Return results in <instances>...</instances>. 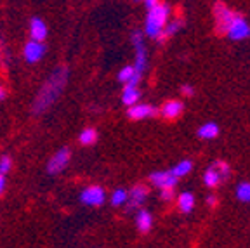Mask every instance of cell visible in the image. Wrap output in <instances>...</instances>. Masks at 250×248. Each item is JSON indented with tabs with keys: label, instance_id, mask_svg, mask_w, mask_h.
<instances>
[{
	"label": "cell",
	"instance_id": "6da1fadb",
	"mask_svg": "<svg viewBox=\"0 0 250 248\" xmlns=\"http://www.w3.org/2000/svg\"><path fill=\"white\" fill-rule=\"evenodd\" d=\"M68 77H70V70L66 66H58L49 78L43 82V85L40 87L39 94L31 103V113L39 117V115H43L47 109L51 108L56 101L59 99V96L62 94L64 87H66Z\"/></svg>",
	"mask_w": 250,
	"mask_h": 248
},
{
	"label": "cell",
	"instance_id": "7a4b0ae2",
	"mask_svg": "<svg viewBox=\"0 0 250 248\" xmlns=\"http://www.w3.org/2000/svg\"><path fill=\"white\" fill-rule=\"evenodd\" d=\"M168 16H170V9L167 4H162V2H158L155 9L148 11L145 21V33L149 39H160L164 28L167 26Z\"/></svg>",
	"mask_w": 250,
	"mask_h": 248
},
{
	"label": "cell",
	"instance_id": "3957f363",
	"mask_svg": "<svg viewBox=\"0 0 250 248\" xmlns=\"http://www.w3.org/2000/svg\"><path fill=\"white\" fill-rule=\"evenodd\" d=\"M132 43L134 49H136V61H134V70L136 73L143 75L146 70V47L145 42H143V31L134 30L132 31Z\"/></svg>",
	"mask_w": 250,
	"mask_h": 248
},
{
	"label": "cell",
	"instance_id": "277c9868",
	"mask_svg": "<svg viewBox=\"0 0 250 248\" xmlns=\"http://www.w3.org/2000/svg\"><path fill=\"white\" fill-rule=\"evenodd\" d=\"M226 35L229 37L231 40H245L250 39V24L249 21L240 14L233 16V21H231L229 28H228Z\"/></svg>",
	"mask_w": 250,
	"mask_h": 248
},
{
	"label": "cell",
	"instance_id": "5b68a950",
	"mask_svg": "<svg viewBox=\"0 0 250 248\" xmlns=\"http://www.w3.org/2000/svg\"><path fill=\"white\" fill-rule=\"evenodd\" d=\"M70 158H71L70 149H68V147H61V149L49 160V163H47V174L56 175V174H59V172H62L68 167Z\"/></svg>",
	"mask_w": 250,
	"mask_h": 248
},
{
	"label": "cell",
	"instance_id": "8992f818",
	"mask_svg": "<svg viewBox=\"0 0 250 248\" xmlns=\"http://www.w3.org/2000/svg\"><path fill=\"white\" fill-rule=\"evenodd\" d=\"M80 200H82L83 205L89 207H101L106 200V193L101 186H89L82 191L80 194Z\"/></svg>",
	"mask_w": 250,
	"mask_h": 248
},
{
	"label": "cell",
	"instance_id": "52a82bcc",
	"mask_svg": "<svg viewBox=\"0 0 250 248\" xmlns=\"http://www.w3.org/2000/svg\"><path fill=\"white\" fill-rule=\"evenodd\" d=\"M214 14H215V23H217V31L226 35L228 28H229L231 21H233L234 12L228 9L224 4H215L214 5Z\"/></svg>",
	"mask_w": 250,
	"mask_h": 248
},
{
	"label": "cell",
	"instance_id": "ba28073f",
	"mask_svg": "<svg viewBox=\"0 0 250 248\" xmlns=\"http://www.w3.org/2000/svg\"><path fill=\"white\" fill-rule=\"evenodd\" d=\"M45 45L40 42H33V40H30V42H26V45H24L23 49V56L24 59H26V62H30V64H33V62H39L40 59L45 56Z\"/></svg>",
	"mask_w": 250,
	"mask_h": 248
},
{
	"label": "cell",
	"instance_id": "9c48e42d",
	"mask_svg": "<svg viewBox=\"0 0 250 248\" xmlns=\"http://www.w3.org/2000/svg\"><path fill=\"white\" fill-rule=\"evenodd\" d=\"M149 179H151V183L155 184L156 187H160V189H174L177 184V179L168 170L153 172V174L149 175Z\"/></svg>",
	"mask_w": 250,
	"mask_h": 248
},
{
	"label": "cell",
	"instance_id": "30bf717a",
	"mask_svg": "<svg viewBox=\"0 0 250 248\" xmlns=\"http://www.w3.org/2000/svg\"><path fill=\"white\" fill-rule=\"evenodd\" d=\"M47 24L42 18L35 16V18H31L30 20V37L33 42H40L43 43V40L47 39Z\"/></svg>",
	"mask_w": 250,
	"mask_h": 248
},
{
	"label": "cell",
	"instance_id": "8fae6325",
	"mask_svg": "<svg viewBox=\"0 0 250 248\" xmlns=\"http://www.w3.org/2000/svg\"><path fill=\"white\" fill-rule=\"evenodd\" d=\"M156 113H158V109L153 108V106L149 104H134L130 106L129 109H127V117L130 118V120H143V118H149V117H155Z\"/></svg>",
	"mask_w": 250,
	"mask_h": 248
},
{
	"label": "cell",
	"instance_id": "7c38bea8",
	"mask_svg": "<svg viewBox=\"0 0 250 248\" xmlns=\"http://www.w3.org/2000/svg\"><path fill=\"white\" fill-rule=\"evenodd\" d=\"M127 194H129V198H127L129 208H137V207H141L145 203L146 196H148V189H146L143 184H137V186H134Z\"/></svg>",
	"mask_w": 250,
	"mask_h": 248
},
{
	"label": "cell",
	"instance_id": "4fadbf2b",
	"mask_svg": "<svg viewBox=\"0 0 250 248\" xmlns=\"http://www.w3.org/2000/svg\"><path fill=\"white\" fill-rule=\"evenodd\" d=\"M184 111V106L181 101H167L162 108V115H164L167 120H176L177 117H181V113Z\"/></svg>",
	"mask_w": 250,
	"mask_h": 248
},
{
	"label": "cell",
	"instance_id": "5bb4252c",
	"mask_svg": "<svg viewBox=\"0 0 250 248\" xmlns=\"http://www.w3.org/2000/svg\"><path fill=\"white\" fill-rule=\"evenodd\" d=\"M136 224L141 233H148L153 226V215L148 212V210H139L136 215Z\"/></svg>",
	"mask_w": 250,
	"mask_h": 248
},
{
	"label": "cell",
	"instance_id": "9a60e30c",
	"mask_svg": "<svg viewBox=\"0 0 250 248\" xmlns=\"http://www.w3.org/2000/svg\"><path fill=\"white\" fill-rule=\"evenodd\" d=\"M139 97H141L139 87H130V85L124 87V92H122V101H124V104H127L130 108V106L137 104Z\"/></svg>",
	"mask_w": 250,
	"mask_h": 248
},
{
	"label": "cell",
	"instance_id": "2e32d148",
	"mask_svg": "<svg viewBox=\"0 0 250 248\" xmlns=\"http://www.w3.org/2000/svg\"><path fill=\"white\" fill-rule=\"evenodd\" d=\"M196 134H198L200 139H214L219 134V127L215 122H207V124H203L202 127L198 128Z\"/></svg>",
	"mask_w": 250,
	"mask_h": 248
},
{
	"label": "cell",
	"instance_id": "e0dca14e",
	"mask_svg": "<svg viewBox=\"0 0 250 248\" xmlns=\"http://www.w3.org/2000/svg\"><path fill=\"white\" fill-rule=\"evenodd\" d=\"M191 170H193V163L189 162V160H183V162L176 163V165H174V167H172L168 172H170V174L174 175L176 179H179V177L188 175Z\"/></svg>",
	"mask_w": 250,
	"mask_h": 248
},
{
	"label": "cell",
	"instance_id": "ac0fdd59",
	"mask_svg": "<svg viewBox=\"0 0 250 248\" xmlns=\"http://www.w3.org/2000/svg\"><path fill=\"white\" fill-rule=\"evenodd\" d=\"M179 210L184 213H189L193 208H195V196H193L191 193H188V191H184V193L179 194Z\"/></svg>",
	"mask_w": 250,
	"mask_h": 248
},
{
	"label": "cell",
	"instance_id": "d6986e66",
	"mask_svg": "<svg viewBox=\"0 0 250 248\" xmlns=\"http://www.w3.org/2000/svg\"><path fill=\"white\" fill-rule=\"evenodd\" d=\"M203 183L207 187H217L219 184L223 183V179H221V175L217 174V170L214 167H208L205 170V174H203Z\"/></svg>",
	"mask_w": 250,
	"mask_h": 248
},
{
	"label": "cell",
	"instance_id": "ffe728a7",
	"mask_svg": "<svg viewBox=\"0 0 250 248\" xmlns=\"http://www.w3.org/2000/svg\"><path fill=\"white\" fill-rule=\"evenodd\" d=\"M78 141H80V144H83V146H92V144L98 141V132L94 130V128H83V130L80 132V136H78Z\"/></svg>",
	"mask_w": 250,
	"mask_h": 248
},
{
	"label": "cell",
	"instance_id": "44dd1931",
	"mask_svg": "<svg viewBox=\"0 0 250 248\" xmlns=\"http://www.w3.org/2000/svg\"><path fill=\"white\" fill-rule=\"evenodd\" d=\"M181 26H183V20H174V21H170V23H167V26L164 28V33H162L160 40L167 39V37L176 35Z\"/></svg>",
	"mask_w": 250,
	"mask_h": 248
},
{
	"label": "cell",
	"instance_id": "7402d4cb",
	"mask_svg": "<svg viewBox=\"0 0 250 248\" xmlns=\"http://www.w3.org/2000/svg\"><path fill=\"white\" fill-rule=\"evenodd\" d=\"M236 198L243 203H250V183H242L236 186Z\"/></svg>",
	"mask_w": 250,
	"mask_h": 248
},
{
	"label": "cell",
	"instance_id": "603a6c76",
	"mask_svg": "<svg viewBox=\"0 0 250 248\" xmlns=\"http://www.w3.org/2000/svg\"><path fill=\"white\" fill-rule=\"evenodd\" d=\"M127 198H129V194H127L125 189H115L113 194H111V205L113 207L124 205V203H127Z\"/></svg>",
	"mask_w": 250,
	"mask_h": 248
},
{
	"label": "cell",
	"instance_id": "cb8c5ba5",
	"mask_svg": "<svg viewBox=\"0 0 250 248\" xmlns=\"http://www.w3.org/2000/svg\"><path fill=\"white\" fill-rule=\"evenodd\" d=\"M136 75V70H134V66H124L120 71H118V80L122 83H129L132 80V77Z\"/></svg>",
	"mask_w": 250,
	"mask_h": 248
},
{
	"label": "cell",
	"instance_id": "d4e9b609",
	"mask_svg": "<svg viewBox=\"0 0 250 248\" xmlns=\"http://www.w3.org/2000/svg\"><path fill=\"white\" fill-rule=\"evenodd\" d=\"M212 167L215 168V170H217V174L221 175V179H228L229 177V174H231V168H229V165H228L226 162H221V160H219V162H215L214 165H212Z\"/></svg>",
	"mask_w": 250,
	"mask_h": 248
},
{
	"label": "cell",
	"instance_id": "484cf974",
	"mask_svg": "<svg viewBox=\"0 0 250 248\" xmlns=\"http://www.w3.org/2000/svg\"><path fill=\"white\" fill-rule=\"evenodd\" d=\"M12 167V158L9 155L0 156V175H7Z\"/></svg>",
	"mask_w": 250,
	"mask_h": 248
},
{
	"label": "cell",
	"instance_id": "4316f807",
	"mask_svg": "<svg viewBox=\"0 0 250 248\" xmlns=\"http://www.w3.org/2000/svg\"><path fill=\"white\" fill-rule=\"evenodd\" d=\"M160 196H162V200H164V202H170L172 198H174V191H172V189H162Z\"/></svg>",
	"mask_w": 250,
	"mask_h": 248
},
{
	"label": "cell",
	"instance_id": "83f0119b",
	"mask_svg": "<svg viewBox=\"0 0 250 248\" xmlns=\"http://www.w3.org/2000/svg\"><path fill=\"white\" fill-rule=\"evenodd\" d=\"M181 90H183V94H184V96H188V97H191L193 94H195V89H193L191 85H183V87H181Z\"/></svg>",
	"mask_w": 250,
	"mask_h": 248
},
{
	"label": "cell",
	"instance_id": "f1b7e54d",
	"mask_svg": "<svg viewBox=\"0 0 250 248\" xmlns=\"http://www.w3.org/2000/svg\"><path fill=\"white\" fill-rule=\"evenodd\" d=\"M156 5H158V0H146V2H145V7L148 9V11H151V9H155Z\"/></svg>",
	"mask_w": 250,
	"mask_h": 248
},
{
	"label": "cell",
	"instance_id": "f546056e",
	"mask_svg": "<svg viewBox=\"0 0 250 248\" xmlns=\"http://www.w3.org/2000/svg\"><path fill=\"white\" fill-rule=\"evenodd\" d=\"M4 56H7V51H5V47H4V40L0 39V59L4 61Z\"/></svg>",
	"mask_w": 250,
	"mask_h": 248
},
{
	"label": "cell",
	"instance_id": "4dcf8cb0",
	"mask_svg": "<svg viewBox=\"0 0 250 248\" xmlns=\"http://www.w3.org/2000/svg\"><path fill=\"white\" fill-rule=\"evenodd\" d=\"M215 203H217V198H215L214 194H208V196H207V205L208 207H214Z\"/></svg>",
	"mask_w": 250,
	"mask_h": 248
},
{
	"label": "cell",
	"instance_id": "1f68e13d",
	"mask_svg": "<svg viewBox=\"0 0 250 248\" xmlns=\"http://www.w3.org/2000/svg\"><path fill=\"white\" fill-rule=\"evenodd\" d=\"M5 189V175H0V194Z\"/></svg>",
	"mask_w": 250,
	"mask_h": 248
},
{
	"label": "cell",
	"instance_id": "d6a6232c",
	"mask_svg": "<svg viewBox=\"0 0 250 248\" xmlns=\"http://www.w3.org/2000/svg\"><path fill=\"white\" fill-rule=\"evenodd\" d=\"M5 96H7V90H5L4 85H0V101H4Z\"/></svg>",
	"mask_w": 250,
	"mask_h": 248
}]
</instances>
